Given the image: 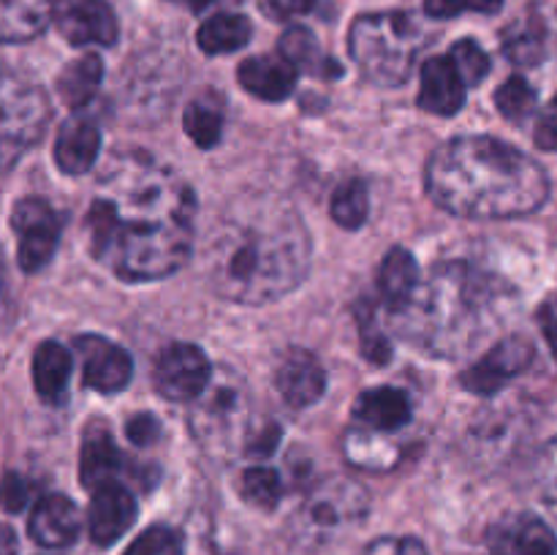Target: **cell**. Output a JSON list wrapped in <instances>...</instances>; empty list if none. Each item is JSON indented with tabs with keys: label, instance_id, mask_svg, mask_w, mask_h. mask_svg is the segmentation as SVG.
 <instances>
[{
	"label": "cell",
	"instance_id": "6da1fadb",
	"mask_svg": "<svg viewBox=\"0 0 557 555\" xmlns=\"http://www.w3.org/2000/svg\"><path fill=\"white\" fill-rule=\"evenodd\" d=\"M196 196L169 163L120 150L98 174L87 207V245L120 281H158L188 261Z\"/></svg>",
	"mask_w": 557,
	"mask_h": 555
},
{
	"label": "cell",
	"instance_id": "7a4b0ae2",
	"mask_svg": "<svg viewBox=\"0 0 557 555\" xmlns=\"http://www.w3.org/2000/svg\"><path fill=\"white\" fill-rule=\"evenodd\" d=\"M201 267L221 297L243 305L270 303L308 278V229L286 199L248 194L210 229Z\"/></svg>",
	"mask_w": 557,
	"mask_h": 555
},
{
	"label": "cell",
	"instance_id": "3957f363",
	"mask_svg": "<svg viewBox=\"0 0 557 555\" xmlns=\"http://www.w3.org/2000/svg\"><path fill=\"white\" fill-rule=\"evenodd\" d=\"M430 199L460 218H517L549 196L542 163L493 136H457L433 152L424 172Z\"/></svg>",
	"mask_w": 557,
	"mask_h": 555
},
{
	"label": "cell",
	"instance_id": "277c9868",
	"mask_svg": "<svg viewBox=\"0 0 557 555\" xmlns=\"http://www.w3.org/2000/svg\"><path fill=\"white\" fill-rule=\"evenodd\" d=\"M509 288L468 259L438 261L392 310L397 335L424 354L457 359L500 324Z\"/></svg>",
	"mask_w": 557,
	"mask_h": 555
},
{
	"label": "cell",
	"instance_id": "5b68a950",
	"mask_svg": "<svg viewBox=\"0 0 557 555\" xmlns=\"http://www.w3.org/2000/svg\"><path fill=\"white\" fill-rule=\"evenodd\" d=\"M424 41L428 36L422 25L406 11L362 14L348 33V47L359 71L384 87H397L411 76Z\"/></svg>",
	"mask_w": 557,
	"mask_h": 555
},
{
	"label": "cell",
	"instance_id": "8992f818",
	"mask_svg": "<svg viewBox=\"0 0 557 555\" xmlns=\"http://www.w3.org/2000/svg\"><path fill=\"white\" fill-rule=\"evenodd\" d=\"M368 490L346 477H330L308 490L292 517V536L299 547L319 550L337 542L368 517Z\"/></svg>",
	"mask_w": 557,
	"mask_h": 555
},
{
	"label": "cell",
	"instance_id": "52a82bcc",
	"mask_svg": "<svg viewBox=\"0 0 557 555\" xmlns=\"http://www.w3.org/2000/svg\"><path fill=\"white\" fill-rule=\"evenodd\" d=\"M190 433L212 455L245 444L250 435V395L234 370L221 368L190 408Z\"/></svg>",
	"mask_w": 557,
	"mask_h": 555
},
{
	"label": "cell",
	"instance_id": "ba28073f",
	"mask_svg": "<svg viewBox=\"0 0 557 555\" xmlns=\"http://www.w3.org/2000/svg\"><path fill=\"white\" fill-rule=\"evenodd\" d=\"M49 118L52 109L44 90L20 82L0 85V174L11 172L14 163L41 139Z\"/></svg>",
	"mask_w": 557,
	"mask_h": 555
},
{
	"label": "cell",
	"instance_id": "9c48e42d",
	"mask_svg": "<svg viewBox=\"0 0 557 555\" xmlns=\"http://www.w3.org/2000/svg\"><path fill=\"white\" fill-rule=\"evenodd\" d=\"M11 226L16 232V250H20V267L25 272H38L49 264L60 239V218L52 207L38 196L16 201Z\"/></svg>",
	"mask_w": 557,
	"mask_h": 555
},
{
	"label": "cell",
	"instance_id": "30bf717a",
	"mask_svg": "<svg viewBox=\"0 0 557 555\" xmlns=\"http://www.w3.org/2000/svg\"><path fill=\"white\" fill-rule=\"evenodd\" d=\"M158 392L169 400H196L212 379V365L199 346L190 343H172L161 351L156 362Z\"/></svg>",
	"mask_w": 557,
	"mask_h": 555
},
{
	"label": "cell",
	"instance_id": "8fae6325",
	"mask_svg": "<svg viewBox=\"0 0 557 555\" xmlns=\"http://www.w3.org/2000/svg\"><path fill=\"white\" fill-rule=\"evenodd\" d=\"M533 357H536V348H533V343L528 337H504L476 365H471L460 375V384L468 392H476V395H493V392L504 390L511 379L525 373Z\"/></svg>",
	"mask_w": 557,
	"mask_h": 555
},
{
	"label": "cell",
	"instance_id": "7c38bea8",
	"mask_svg": "<svg viewBox=\"0 0 557 555\" xmlns=\"http://www.w3.org/2000/svg\"><path fill=\"white\" fill-rule=\"evenodd\" d=\"M52 20L60 36L74 47L117 41V16L103 0H54Z\"/></svg>",
	"mask_w": 557,
	"mask_h": 555
},
{
	"label": "cell",
	"instance_id": "4fadbf2b",
	"mask_svg": "<svg viewBox=\"0 0 557 555\" xmlns=\"http://www.w3.org/2000/svg\"><path fill=\"white\" fill-rule=\"evenodd\" d=\"M76 351L82 354V381L90 390L112 395L128 386L131 375H134V362L125 348L117 343L103 341V337H79L76 341Z\"/></svg>",
	"mask_w": 557,
	"mask_h": 555
},
{
	"label": "cell",
	"instance_id": "5bb4252c",
	"mask_svg": "<svg viewBox=\"0 0 557 555\" xmlns=\"http://www.w3.org/2000/svg\"><path fill=\"white\" fill-rule=\"evenodd\" d=\"M136 520V501L125 484L117 479L103 482L92 490L90 511H87V528H90L92 542L109 547L117 542Z\"/></svg>",
	"mask_w": 557,
	"mask_h": 555
},
{
	"label": "cell",
	"instance_id": "9a60e30c",
	"mask_svg": "<svg viewBox=\"0 0 557 555\" xmlns=\"http://www.w3.org/2000/svg\"><path fill=\"white\" fill-rule=\"evenodd\" d=\"M275 384L288 406L308 408L324 395L326 373L324 368L315 362L313 354L302 351V348H294V351H288L286 357H283V362L277 365Z\"/></svg>",
	"mask_w": 557,
	"mask_h": 555
},
{
	"label": "cell",
	"instance_id": "2e32d148",
	"mask_svg": "<svg viewBox=\"0 0 557 555\" xmlns=\"http://www.w3.org/2000/svg\"><path fill=\"white\" fill-rule=\"evenodd\" d=\"M82 528L79 509L65 495H44L33 509L27 531H30L33 542L41 547H69L76 542Z\"/></svg>",
	"mask_w": 557,
	"mask_h": 555
},
{
	"label": "cell",
	"instance_id": "e0dca14e",
	"mask_svg": "<svg viewBox=\"0 0 557 555\" xmlns=\"http://www.w3.org/2000/svg\"><path fill=\"white\" fill-rule=\"evenodd\" d=\"M466 82L457 71L451 58H433L422 69V90H419V107L424 112L451 118L466 103Z\"/></svg>",
	"mask_w": 557,
	"mask_h": 555
},
{
	"label": "cell",
	"instance_id": "ac0fdd59",
	"mask_svg": "<svg viewBox=\"0 0 557 555\" xmlns=\"http://www.w3.org/2000/svg\"><path fill=\"white\" fill-rule=\"evenodd\" d=\"M237 76L239 85L261 101H283L297 85V69L281 52L248 58L239 65Z\"/></svg>",
	"mask_w": 557,
	"mask_h": 555
},
{
	"label": "cell",
	"instance_id": "d6986e66",
	"mask_svg": "<svg viewBox=\"0 0 557 555\" xmlns=\"http://www.w3.org/2000/svg\"><path fill=\"white\" fill-rule=\"evenodd\" d=\"M98 150H101V131L92 120L71 118L60 128L58 141H54V161L60 172L65 174H85L96 163Z\"/></svg>",
	"mask_w": 557,
	"mask_h": 555
},
{
	"label": "cell",
	"instance_id": "ffe728a7",
	"mask_svg": "<svg viewBox=\"0 0 557 555\" xmlns=\"http://www.w3.org/2000/svg\"><path fill=\"white\" fill-rule=\"evenodd\" d=\"M354 417L370 430L392 433L411 422V400L403 390L395 386H379V390L362 392L354 403Z\"/></svg>",
	"mask_w": 557,
	"mask_h": 555
},
{
	"label": "cell",
	"instance_id": "44dd1931",
	"mask_svg": "<svg viewBox=\"0 0 557 555\" xmlns=\"http://www.w3.org/2000/svg\"><path fill=\"white\" fill-rule=\"evenodd\" d=\"M490 555H557V536L536 517H517L493 533Z\"/></svg>",
	"mask_w": 557,
	"mask_h": 555
},
{
	"label": "cell",
	"instance_id": "7402d4cb",
	"mask_svg": "<svg viewBox=\"0 0 557 555\" xmlns=\"http://www.w3.org/2000/svg\"><path fill=\"white\" fill-rule=\"evenodd\" d=\"M123 466L117 444H114L112 433L103 424H90L82 439V455H79V479L85 488L96 490L98 484L112 482L114 473Z\"/></svg>",
	"mask_w": 557,
	"mask_h": 555
},
{
	"label": "cell",
	"instance_id": "603a6c76",
	"mask_svg": "<svg viewBox=\"0 0 557 555\" xmlns=\"http://www.w3.org/2000/svg\"><path fill=\"white\" fill-rule=\"evenodd\" d=\"M54 0H0V41H30L52 20Z\"/></svg>",
	"mask_w": 557,
	"mask_h": 555
},
{
	"label": "cell",
	"instance_id": "cb8c5ba5",
	"mask_svg": "<svg viewBox=\"0 0 557 555\" xmlns=\"http://www.w3.org/2000/svg\"><path fill=\"white\" fill-rule=\"evenodd\" d=\"M71 379V354L58 341H44L33 354V384L47 403L65 395Z\"/></svg>",
	"mask_w": 557,
	"mask_h": 555
},
{
	"label": "cell",
	"instance_id": "d4e9b609",
	"mask_svg": "<svg viewBox=\"0 0 557 555\" xmlns=\"http://www.w3.org/2000/svg\"><path fill=\"white\" fill-rule=\"evenodd\" d=\"M417 283H419L417 259H413L406 248H392L389 254H386L384 264H381V272H379L381 297H384L389 313L400 308V305L411 297Z\"/></svg>",
	"mask_w": 557,
	"mask_h": 555
},
{
	"label": "cell",
	"instance_id": "484cf974",
	"mask_svg": "<svg viewBox=\"0 0 557 555\" xmlns=\"http://www.w3.org/2000/svg\"><path fill=\"white\" fill-rule=\"evenodd\" d=\"M253 36V25H250L248 16L243 14H215L199 27V41L201 52L207 54H226L237 52Z\"/></svg>",
	"mask_w": 557,
	"mask_h": 555
},
{
	"label": "cell",
	"instance_id": "4316f807",
	"mask_svg": "<svg viewBox=\"0 0 557 555\" xmlns=\"http://www.w3.org/2000/svg\"><path fill=\"white\" fill-rule=\"evenodd\" d=\"M103 79V63L98 54H85V58L74 60L65 65V71L58 79V96L63 98L69 107H85L92 96H96L98 85Z\"/></svg>",
	"mask_w": 557,
	"mask_h": 555
},
{
	"label": "cell",
	"instance_id": "83f0119b",
	"mask_svg": "<svg viewBox=\"0 0 557 555\" xmlns=\"http://www.w3.org/2000/svg\"><path fill=\"white\" fill-rule=\"evenodd\" d=\"M281 54L294 65V69H305L310 74H341V65L324 58L319 41L308 27H288L281 36Z\"/></svg>",
	"mask_w": 557,
	"mask_h": 555
},
{
	"label": "cell",
	"instance_id": "f1b7e54d",
	"mask_svg": "<svg viewBox=\"0 0 557 555\" xmlns=\"http://www.w3.org/2000/svg\"><path fill=\"white\" fill-rule=\"evenodd\" d=\"M544 47H547V30L539 16H525L515 25L506 27L504 33V52L511 63L517 65H536L542 63Z\"/></svg>",
	"mask_w": 557,
	"mask_h": 555
},
{
	"label": "cell",
	"instance_id": "f546056e",
	"mask_svg": "<svg viewBox=\"0 0 557 555\" xmlns=\"http://www.w3.org/2000/svg\"><path fill=\"white\" fill-rule=\"evenodd\" d=\"M183 125H185V134H188L199 147H205V150L215 147L223 131L221 101H215V96L194 98V101L185 107Z\"/></svg>",
	"mask_w": 557,
	"mask_h": 555
},
{
	"label": "cell",
	"instance_id": "4dcf8cb0",
	"mask_svg": "<svg viewBox=\"0 0 557 555\" xmlns=\"http://www.w3.org/2000/svg\"><path fill=\"white\" fill-rule=\"evenodd\" d=\"M281 473L275 468L253 466L245 468L243 477H239V495L250 506H256V509H275L277 501H281Z\"/></svg>",
	"mask_w": 557,
	"mask_h": 555
},
{
	"label": "cell",
	"instance_id": "1f68e13d",
	"mask_svg": "<svg viewBox=\"0 0 557 555\" xmlns=\"http://www.w3.org/2000/svg\"><path fill=\"white\" fill-rule=\"evenodd\" d=\"M370 199L368 188L362 180H348L332 196V218L341 223L343 229H359L368 221Z\"/></svg>",
	"mask_w": 557,
	"mask_h": 555
},
{
	"label": "cell",
	"instance_id": "d6a6232c",
	"mask_svg": "<svg viewBox=\"0 0 557 555\" xmlns=\"http://www.w3.org/2000/svg\"><path fill=\"white\" fill-rule=\"evenodd\" d=\"M495 107L506 120H525L536 109V90L522 76H511L495 90Z\"/></svg>",
	"mask_w": 557,
	"mask_h": 555
},
{
	"label": "cell",
	"instance_id": "836d02e7",
	"mask_svg": "<svg viewBox=\"0 0 557 555\" xmlns=\"http://www.w3.org/2000/svg\"><path fill=\"white\" fill-rule=\"evenodd\" d=\"M449 58L455 60L457 71H460L466 85H479V82L490 74L487 52H484L473 38H462V41H457L455 47H451Z\"/></svg>",
	"mask_w": 557,
	"mask_h": 555
},
{
	"label": "cell",
	"instance_id": "e575fe53",
	"mask_svg": "<svg viewBox=\"0 0 557 555\" xmlns=\"http://www.w3.org/2000/svg\"><path fill=\"white\" fill-rule=\"evenodd\" d=\"M359 337H362V354L375 365H386L392 357V343L386 341L384 332L379 330L375 324V313H373V305L362 303L359 308Z\"/></svg>",
	"mask_w": 557,
	"mask_h": 555
},
{
	"label": "cell",
	"instance_id": "d590c367",
	"mask_svg": "<svg viewBox=\"0 0 557 555\" xmlns=\"http://www.w3.org/2000/svg\"><path fill=\"white\" fill-rule=\"evenodd\" d=\"M125 555H183V536L180 531L169 526H156L147 528L128 550Z\"/></svg>",
	"mask_w": 557,
	"mask_h": 555
},
{
	"label": "cell",
	"instance_id": "8d00e7d4",
	"mask_svg": "<svg viewBox=\"0 0 557 555\" xmlns=\"http://www.w3.org/2000/svg\"><path fill=\"white\" fill-rule=\"evenodd\" d=\"M536 484L544 506L557 517V439L549 441L536 460Z\"/></svg>",
	"mask_w": 557,
	"mask_h": 555
},
{
	"label": "cell",
	"instance_id": "74e56055",
	"mask_svg": "<svg viewBox=\"0 0 557 555\" xmlns=\"http://www.w3.org/2000/svg\"><path fill=\"white\" fill-rule=\"evenodd\" d=\"M504 0H424V11L435 20H449V16L479 11V14H495L500 11Z\"/></svg>",
	"mask_w": 557,
	"mask_h": 555
},
{
	"label": "cell",
	"instance_id": "f35d334b",
	"mask_svg": "<svg viewBox=\"0 0 557 555\" xmlns=\"http://www.w3.org/2000/svg\"><path fill=\"white\" fill-rule=\"evenodd\" d=\"M359 555H428L424 544L413 536H381Z\"/></svg>",
	"mask_w": 557,
	"mask_h": 555
},
{
	"label": "cell",
	"instance_id": "ab89813d",
	"mask_svg": "<svg viewBox=\"0 0 557 555\" xmlns=\"http://www.w3.org/2000/svg\"><path fill=\"white\" fill-rule=\"evenodd\" d=\"M125 435H128L131 444L150 446L156 444L158 435H161V424H158V419L150 417V414H136V417H131L128 424H125Z\"/></svg>",
	"mask_w": 557,
	"mask_h": 555
},
{
	"label": "cell",
	"instance_id": "60d3db41",
	"mask_svg": "<svg viewBox=\"0 0 557 555\" xmlns=\"http://www.w3.org/2000/svg\"><path fill=\"white\" fill-rule=\"evenodd\" d=\"M27 493H30V488H27V482L20 473H5L3 482H0V506L5 511L25 509Z\"/></svg>",
	"mask_w": 557,
	"mask_h": 555
},
{
	"label": "cell",
	"instance_id": "b9f144b4",
	"mask_svg": "<svg viewBox=\"0 0 557 555\" xmlns=\"http://www.w3.org/2000/svg\"><path fill=\"white\" fill-rule=\"evenodd\" d=\"M533 139H536V145L542 147V150H557V96L549 101V107L544 109L542 118H539Z\"/></svg>",
	"mask_w": 557,
	"mask_h": 555
},
{
	"label": "cell",
	"instance_id": "7bdbcfd3",
	"mask_svg": "<svg viewBox=\"0 0 557 555\" xmlns=\"http://www.w3.org/2000/svg\"><path fill=\"white\" fill-rule=\"evenodd\" d=\"M277 441H281V428H277V424H267L264 430H250L248 441H245V455L250 457L272 455Z\"/></svg>",
	"mask_w": 557,
	"mask_h": 555
},
{
	"label": "cell",
	"instance_id": "ee69618b",
	"mask_svg": "<svg viewBox=\"0 0 557 555\" xmlns=\"http://www.w3.org/2000/svg\"><path fill=\"white\" fill-rule=\"evenodd\" d=\"M315 0H264V11L272 20H292V16L313 11Z\"/></svg>",
	"mask_w": 557,
	"mask_h": 555
},
{
	"label": "cell",
	"instance_id": "f6af8a7d",
	"mask_svg": "<svg viewBox=\"0 0 557 555\" xmlns=\"http://www.w3.org/2000/svg\"><path fill=\"white\" fill-rule=\"evenodd\" d=\"M539 321H542L544 337H547L549 348H553L557 359V297L547 299V303L542 305V310H539Z\"/></svg>",
	"mask_w": 557,
	"mask_h": 555
},
{
	"label": "cell",
	"instance_id": "bcb514c9",
	"mask_svg": "<svg viewBox=\"0 0 557 555\" xmlns=\"http://www.w3.org/2000/svg\"><path fill=\"white\" fill-rule=\"evenodd\" d=\"M0 555H16V533L9 526H0Z\"/></svg>",
	"mask_w": 557,
	"mask_h": 555
},
{
	"label": "cell",
	"instance_id": "7dc6e473",
	"mask_svg": "<svg viewBox=\"0 0 557 555\" xmlns=\"http://www.w3.org/2000/svg\"><path fill=\"white\" fill-rule=\"evenodd\" d=\"M5 303H9V278H5V261L0 254V313H3Z\"/></svg>",
	"mask_w": 557,
	"mask_h": 555
},
{
	"label": "cell",
	"instance_id": "c3c4849f",
	"mask_svg": "<svg viewBox=\"0 0 557 555\" xmlns=\"http://www.w3.org/2000/svg\"><path fill=\"white\" fill-rule=\"evenodd\" d=\"M172 3H180V5H185V9L201 11V9H207V5H210V3H215V0H172Z\"/></svg>",
	"mask_w": 557,
	"mask_h": 555
}]
</instances>
